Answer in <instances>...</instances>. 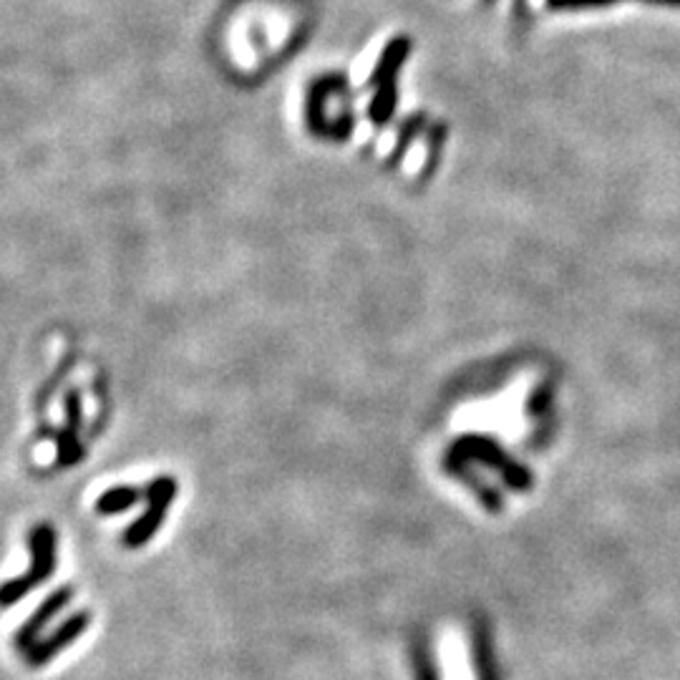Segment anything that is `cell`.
Here are the masks:
<instances>
[{
  "instance_id": "3",
  "label": "cell",
  "mask_w": 680,
  "mask_h": 680,
  "mask_svg": "<svg viewBox=\"0 0 680 680\" xmlns=\"http://www.w3.org/2000/svg\"><path fill=\"white\" fill-rule=\"evenodd\" d=\"M454 454H466V456H474V459H479V461H487L489 466L502 471L504 479H507L512 487L522 489L529 484L527 471H522L517 464H514V461H509V456L504 454V451L499 449L494 441L482 439V436H466V439H461L459 444L454 446Z\"/></svg>"
},
{
  "instance_id": "4",
  "label": "cell",
  "mask_w": 680,
  "mask_h": 680,
  "mask_svg": "<svg viewBox=\"0 0 680 680\" xmlns=\"http://www.w3.org/2000/svg\"><path fill=\"white\" fill-rule=\"evenodd\" d=\"M89 620H91L89 612H76V615H71L68 620H63L61 628H56L46 640H38V643L28 650V663H31L33 668L46 665L53 655H58L63 648H68V645L74 643V640L89 628Z\"/></svg>"
},
{
  "instance_id": "2",
  "label": "cell",
  "mask_w": 680,
  "mask_h": 680,
  "mask_svg": "<svg viewBox=\"0 0 680 680\" xmlns=\"http://www.w3.org/2000/svg\"><path fill=\"white\" fill-rule=\"evenodd\" d=\"M144 494H147L149 502L147 512L124 532V542L129 544V547H142V544H147L149 539H152V534L162 527L164 514H167L174 494H177V484H174L172 476H159V479H154V482L149 484Z\"/></svg>"
},
{
  "instance_id": "1",
  "label": "cell",
  "mask_w": 680,
  "mask_h": 680,
  "mask_svg": "<svg viewBox=\"0 0 680 680\" xmlns=\"http://www.w3.org/2000/svg\"><path fill=\"white\" fill-rule=\"evenodd\" d=\"M28 550H31V570L26 572L23 577H13V580L6 582L3 587V605L11 607L16 605L21 597H26L28 592L33 590L36 585L46 582L51 577L53 567H56V560H53V550H56V534L48 524H41L31 532V539H28Z\"/></svg>"
},
{
  "instance_id": "5",
  "label": "cell",
  "mask_w": 680,
  "mask_h": 680,
  "mask_svg": "<svg viewBox=\"0 0 680 680\" xmlns=\"http://www.w3.org/2000/svg\"><path fill=\"white\" fill-rule=\"evenodd\" d=\"M71 595H74V590H71V587H61V590H56L53 595H48L46 600H43L41 605L36 607V612H33L31 618L23 623V628L18 630V635H16L18 648L31 650L33 645L38 643V638H41V630L46 628L48 620H51L56 612H61L63 607L68 605Z\"/></svg>"
},
{
  "instance_id": "7",
  "label": "cell",
  "mask_w": 680,
  "mask_h": 680,
  "mask_svg": "<svg viewBox=\"0 0 680 680\" xmlns=\"http://www.w3.org/2000/svg\"><path fill=\"white\" fill-rule=\"evenodd\" d=\"M142 497H147V494H142L134 487H114V489H109V492L101 494L99 502H96V512L99 514L126 512L129 507L142 502Z\"/></svg>"
},
{
  "instance_id": "6",
  "label": "cell",
  "mask_w": 680,
  "mask_h": 680,
  "mask_svg": "<svg viewBox=\"0 0 680 680\" xmlns=\"http://www.w3.org/2000/svg\"><path fill=\"white\" fill-rule=\"evenodd\" d=\"M406 53H408V41L406 38H396V41H391L386 46V51H383L381 61H378L376 71H373V84L381 86V84H391L393 79H396V71L401 68V63L406 61Z\"/></svg>"
},
{
  "instance_id": "8",
  "label": "cell",
  "mask_w": 680,
  "mask_h": 680,
  "mask_svg": "<svg viewBox=\"0 0 680 680\" xmlns=\"http://www.w3.org/2000/svg\"><path fill=\"white\" fill-rule=\"evenodd\" d=\"M393 109H396V84L391 81V84L378 86L371 104V119L376 121V124H386V121L391 119Z\"/></svg>"
}]
</instances>
